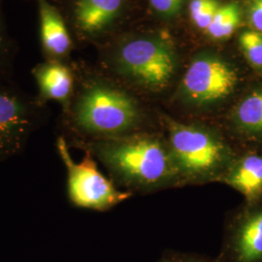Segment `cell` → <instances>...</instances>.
<instances>
[{
    "instance_id": "6da1fadb",
    "label": "cell",
    "mask_w": 262,
    "mask_h": 262,
    "mask_svg": "<svg viewBox=\"0 0 262 262\" xmlns=\"http://www.w3.org/2000/svg\"><path fill=\"white\" fill-rule=\"evenodd\" d=\"M76 147L90 151L113 182L127 191L151 192L179 187L177 169L164 135L139 131Z\"/></svg>"
},
{
    "instance_id": "7a4b0ae2",
    "label": "cell",
    "mask_w": 262,
    "mask_h": 262,
    "mask_svg": "<svg viewBox=\"0 0 262 262\" xmlns=\"http://www.w3.org/2000/svg\"><path fill=\"white\" fill-rule=\"evenodd\" d=\"M169 149L177 169L179 187L219 182L237 157L225 134L199 122L161 117Z\"/></svg>"
},
{
    "instance_id": "3957f363",
    "label": "cell",
    "mask_w": 262,
    "mask_h": 262,
    "mask_svg": "<svg viewBox=\"0 0 262 262\" xmlns=\"http://www.w3.org/2000/svg\"><path fill=\"white\" fill-rule=\"evenodd\" d=\"M141 123L137 101L121 89L102 82L86 84L70 110L75 146L139 132Z\"/></svg>"
},
{
    "instance_id": "277c9868",
    "label": "cell",
    "mask_w": 262,
    "mask_h": 262,
    "mask_svg": "<svg viewBox=\"0 0 262 262\" xmlns=\"http://www.w3.org/2000/svg\"><path fill=\"white\" fill-rule=\"evenodd\" d=\"M240 83L237 70L213 54L195 56L182 77L176 96L180 103L196 112H210L225 104Z\"/></svg>"
},
{
    "instance_id": "5b68a950",
    "label": "cell",
    "mask_w": 262,
    "mask_h": 262,
    "mask_svg": "<svg viewBox=\"0 0 262 262\" xmlns=\"http://www.w3.org/2000/svg\"><path fill=\"white\" fill-rule=\"evenodd\" d=\"M56 150L66 166L67 195L72 205L106 212L132 196V192L118 188L112 179L104 176L90 151L84 150V158L76 162L62 135L56 139Z\"/></svg>"
},
{
    "instance_id": "8992f818",
    "label": "cell",
    "mask_w": 262,
    "mask_h": 262,
    "mask_svg": "<svg viewBox=\"0 0 262 262\" xmlns=\"http://www.w3.org/2000/svg\"><path fill=\"white\" fill-rule=\"evenodd\" d=\"M116 68L131 83L159 93L165 90L175 77L176 56L168 43L161 39L137 38L119 50Z\"/></svg>"
},
{
    "instance_id": "52a82bcc",
    "label": "cell",
    "mask_w": 262,
    "mask_h": 262,
    "mask_svg": "<svg viewBox=\"0 0 262 262\" xmlns=\"http://www.w3.org/2000/svg\"><path fill=\"white\" fill-rule=\"evenodd\" d=\"M221 262H262V203L248 204L225 227Z\"/></svg>"
},
{
    "instance_id": "ba28073f",
    "label": "cell",
    "mask_w": 262,
    "mask_h": 262,
    "mask_svg": "<svg viewBox=\"0 0 262 262\" xmlns=\"http://www.w3.org/2000/svg\"><path fill=\"white\" fill-rule=\"evenodd\" d=\"M35 126L31 107L18 94L0 89V162L23 151Z\"/></svg>"
},
{
    "instance_id": "9c48e42d",
    "label": "cell",
    "mask_w": 262,
    "mask_h": 262,
    "mask_svg": "<svg viewBox=\"0 0 262 262\" xmlns=\"http://www.w3.org/2000/svg\"><path fill=\"white\" fill-rule=\"evenodd\" d=\"M228 129L237 140L262 142V88L243 96L228 117Z\"/></svg>"
},
{
    "instance_id": "30bf717a",
    "label": "cell",
    "mask_w": 262,
    "mask_h": 262,
    "mask_svg": "<svg viewBox=\"0 0 262 262\" xmlns=\"http://www.w3.org/2000/svg\"><path fill=\"white\" fill-rule=\"evenodd\" d=\"M221 183L234 188L248 204L262 200V155L248 152L236 157Z\"/></svg>"
},
{
    "instance_id": "8fae6325",
    "label": "cell",
    "mask_w": 262,
    "mask_h": 262,
    "mask_svg": "<svg viewBox=\"0 0 262 262\" xmlns=\"http://www.w3.org/2000/svg\"><path fill=\"white\" fill-rule=\"evenodd\" d=\"M33 75L37 82L41 102L55 100L64 109L69 107L74 90V78L68 67L58 62H49L37 66Z\"/></svg>"
},
{
    "instance_id": "7c38bea8",
    "label": "cell",
    "mask_w": 262,
    "mask_h": 262,
    "mask_svg": "<svg viewBox=\"0 0 262 262\" xmlns=\"http://www.w3.org/2000/svg\"><path fill=\"white\" fill-rule=\"evenodd\" d=\"M124 0H77L76 23L85 33H96L109 27L120 15Z\"/></svg>"
},
{
    "instance_id": "4fadbf2b",
    "label": "cell",
    "mask_w": 262,
    "mask_h": 262,
    "mask_svg": "<svg viewBox=\"0 0 262 262\" xmlns=\"http://www.w3.org/2000/svg\"><path fill=\"white\" fill-rule=\"evenodd\" d=\"M39 12L41 39L45 50L54 56L66 55L71 46V40L59 13L46 0H40Z\"/></svg>"
},
{
    "instance_id": "5bb4252c",
    "label": "cell",
    "mask_w": 262,
    "mask_h": 262,
    "mask_svg": "<svg viewBox=\"0 0 262 262\" xmlns=\"http://www.w3.org/2000/svg\"><path fill=\"white\" fill-rule=\"evenodd\" d=\"M241 12L234 3L221 5L206 30L208 35L215 40H225L230 37L240 25Z\"/></svg>"
},
{
    "instance_id": "9a60e30c",
    "label": "cell",
    "mask_w": 262,
    "mask_h": 262,
    "mask_svg": "<svg viewBox=\"0 0 262 262\" xmlns=\"http://www.w3.org/2000/svg\"><path fill=\"white\" fill-rule=\"evenodd\" d=\"M220 6L217 0H190V19L197 28L206 32Z\"/></svg>"
},
{
    "instance_id": "2e32d148",
    "label": "cell",
    "mask_w": 262,
    "mask_h": 262,
    "mask_svg": "<svg viewBox=\"0 0 262 262\" xmlns=\"http://www.w3.org/2000/svg\"><path fill=\"white\" fill-rule=\"evenodd\" d=\"M244 56L255 69H262V34L255 30H247L239 37Z\"/></svg>"
},
{
    "instance_id": "e0dca14e",
    "label": "cell",
    "mask_w": 262,
    "mask_h": 262,
    "mask_svg": "<svg viewBox=\"0 0 262 262\" xmlns=\"http://www.w3.org/2000/svg\"><path fill=\"white\" fill-rule=\"evenodd\" d=\"M157 262H221L217 257H210L204 254L185 253L178 251H166Z\"/></svg>"
},
{
    "instance_id": "ac0fdd59",
    "label": "cell",
    "mask_w": 262,
    "mask_h": 262,
    "mask_svg": "<svg viewBox=\"0 0 262 262\" xmlns=\"http://www.w3.org/2000/svg\"><path fill=\"white\" fill-rule=\"evenodd\" d=\"M150 6L159 15L166 19L178 16L184 0H149Z\"/></svg>"
},
{
    "instance_id": "d6986e66",
    "label": "cell",
    "mask_w": 262,
    "mask_h": 262,
    "mask_svg": "<svg viewBox=\"0 0 262 262\" xmlns=\"http://www.w3.org/2000/svg\"><path fill=\"white\" fill-rule=\"evenodd\" d=\"M248 15L254 30L262 34V0H251Z\"/></svg>"
},
{
    "instance_id": "ffe728a7",
    "label": "cell",
    "mask_w": 262,
    "mask_h": 262,
    "mask_svg": "<svg viewBox=\"0 0 262 262\" xmlns=\"http://www.w3.org/2000/svg\"><path fill=\"white\" fill-rule=\"evenodd\" d=\"M1 43H2V37H1V30H0V47H1Z\"/></svg>"
}]
</instances>
